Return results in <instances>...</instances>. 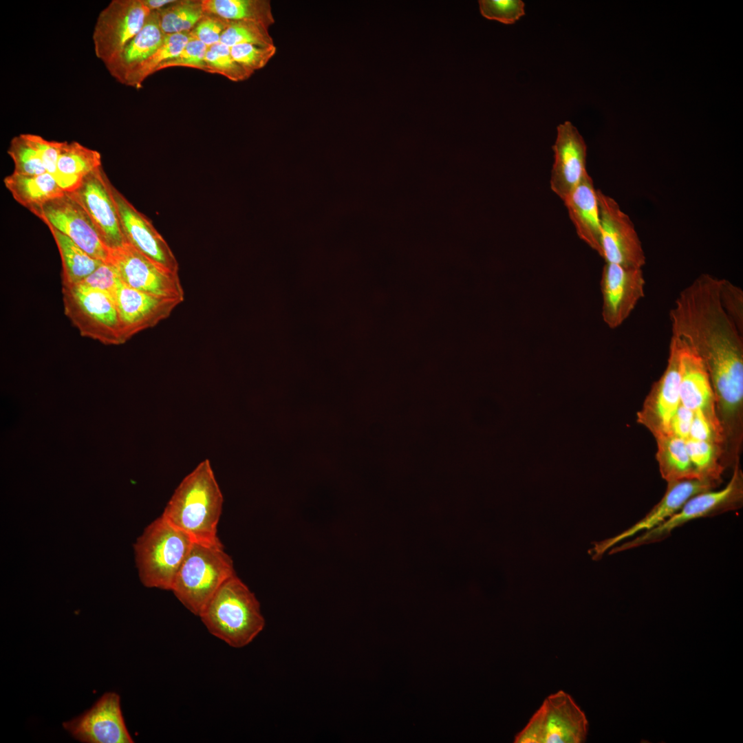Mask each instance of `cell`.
Listing matches in <instances>:
<instances>
[{"label": "cell", "mask_w": 743, "mask_h": 743, "mask_svg": "<svg viewBox=\"0 0 743 743\" xmlns=\"http://www.w3.org/2000/svg\"><path fill=\"white\" fill-rule=\"evenodd\" d=\"M720 279L700 274L679 292L669 318L671 336L707 370L718 419L731 424L743 418V334L721 305Z\"/></svg>", "instance_id": "obj_1"}, {"label": "cell", "mask_w": 743, "mask_h": 743, "mask_svg": "<svg viewBox=\"0 0 743 743\" xmlns=\"http://www.w3.org/2000/svg\"><path fill=\"white\" fill-rule=\"evenodd\" d=\"M223 503V495L206 459L182 480L162 516L194 542L219 544L217 525Z\"/></svg>", "instance_id": "obj_2"}, {"label": "cell", "mask_w": 743, "mask_h": 743, "mask_svg": "<svg viewBox=\"0 0 743 743\" xmlns=\"http://www.w3.org/2000/svg\"><path fill=\"white\" fill-rule=\"evenodd\" d=\"M199 616L211 634L235 648L248 645L265 626L258 600L236 575L220 586Z\"/></svg>", "instance_id": "obj_3"}, {"label": "cell", "mask_w": 743, "mask_h": 743, "mask_svg": "<svg viewBox=\"0 0 743 743\" xmlns=\"http://www.w3.org/2000/svg\"><path fill=\"white\" fill-rule=\"evenodd\" d=\"M193 542L163 516L153 521L133 546L142 583L147 588L171 590L177 572Z\"/></svg>", "instance_id": "obj_4"}, {"label": "cell", "mask_w": 743, "mask_h": 743, "mask_svg": "<svg viewBox=\"0 0 743 743\" xmlns=\"http://www.w3.org/2000/svg\"><path fill=\"white\" fill-rule=\"evenodd\" d=\"M235 575L233 560L222 543L193 542L171 591L185 607L199 616L220 586Z\"/></svg>", "instance_id": "obj_5"}, {"label": "cell", "mask_w": 743, "mask_h": 743, "mask_svg": "<svg viewBox=\"0 0 743 743\" xmlns=\"http://www.w3.org/2000/svg\"><path fill=\"white\" fill-rule=\"evenodd\" d=\"M743 505V473L740 461L732 468L729 482L722 489L700 493L691 497L669 519L657 527L640 533L629 541L614 546L609 554L652 544L668 538L676 528L693 520L709 517L740 509Z\"/></svg>", "instance_id": "obj_6"}, {"label": "cell", "mask_w": 743, "mask_h": 743, "mask_svg": "<svg viewBox=\"0 0 743 743\" xmlns=\"http://www.w3.org/2000/svg\"><path fill=\"white\" fill-rule=\"evenodd\" d=\"M64 312L81 336L105 345L126 342L115 299L100 290L63 286Z\"/></svg>", "instance_id": "obj_7"}, {"label": "cell", "mask_w": 743, "mask_h": 743, "mask_svg": "<svg viewBox=\"0 0 743 743\" xmlns=\"http://www.w3.org/2000/svg\"><path fill=\"white\" fill-rule=\"evenodd\" d=\"M150 11L142 0H113L98 14L94 32L96 56L105 65L118 55L144 26Z\"/></svg>", "instance_id": "obj_8"}, {"label": "cell", "mask_w": 743, "mask_h": 743, "mask_svg": "<svg viewBox=\"0 0 743 743\" xmlns=\"http://www.w3.org/2000/svg\"><path fill=\"white\" fill-rule=\"evenodd\" d=\"M107 262L131 288L182 302L184 299L178 272L151 260L129 243L111 250Z\"/></svg>", "instance_id": "obj_9"}, {"label": "cell", "mask_w": 743, "mask_h": 743, "mask_svg": "<svg viewBox=\"0 0 743 743\" xmlns=\"http://www.w3.org/2000/svg\"><path fill=\"white\" fill-rule=\"evenodd\" d=\"M601 228V257L605 263L642 268L646 257L629 217L612 197L596 190Z\"/></svg>", "instance_id": "obj_10"}, {"label": "cell", "mask_w": 743, "mask_h": 743, "mask_svg": "<svg viewBox=\"0 0 743 743\" xmlns=\"http://www.w3.org/2000/svg\"><path fill=\"white\" fill-rule=\"evenodd\" d=\"M679 385V344L671 336L665 369L653 383L636 413V422L655 439L670 435V421L680 405Z\"/></svg>", "instance_id": "obj_11"}, {"label": "cell", "mask_w": 743, "mask_h": 743, "mask_svg": "<svg viewBox=\"0 0 743 743\" xmlns=\"http://www.w3.org/2000/svg\"><path fill=\"white\" fill-rule=\"evenodd\" d=\"M57 229L90 256L107 262L110 250L103 244L89 216L69 193L46 202L34 213Z\"/></svg>", "instance_id": "obj_12"}, {"label": "cell", "mask_w": 743, "mask_h": 743, "mask_svg": "<svg viewBox=\"0 0 743 743\" xmlns=\"http://www.w3.org/2000/svg\"><path fill=\"white\" fill-rule=\"evenodd\" d=\"M110 181L103 166L86 175L78 187L69 193L91 219L103 244L111 250L127 243L113 200Z\"/></svg>", "instance_id": "obj_13"}, {"label": "cell", "mask_w": 743, "mask_h": 743, "mask_svg": "<svg viewBox=\"0 0 743 743\" xmlns=\"http://www.w3.org/2000/svg\"><path fill=\"white\" fill-rule=\"evenodd\" d=\"M642 268L605 263L601 279V315L611 329L621 326L645 296Z\"/></svg>", "instance_id": "obj_14"}, {"label": "cell", "mask_w": 743, "mask_h": 743, "mask_svg": "<svg viewBox=\"0 0 743 743\" xmlns=\"http://www.w3.org/2000/svg\"><path fill=\"white\" fill-rule=\"evenodd\" d=\"M76 740L85 743H131L121 711L120 696L104 693L87 711L63 723Z\"/></svg>", "instance_id": "obj_15"}, {"label": "cell", "mask_w": 743, "mask_h": 743, "mask_svg": "<svg viewBox=\"0 0 743 743\" xmlns=\"http://www.w3.org/2000/svg\"><path fill=\"white\" fill-rule=\"evenodd\" d=\"M718 486L719 484L717 483L700 479L668 482L661 499L644 517L615 537L593 543L594 548L591 550L592 559L598 560L619 542L657 527L677 513L691 497Z\"/></svg>", "instance_id": "obj_16"}, {"label": "cell", "mask_w": 743, "mask_h": 743, "mask_svg": "<svg viewBox=\"0 0 743 743\" xmlns=\"http://www.w3.org/2000/svg\"><path fill=\"white\" fill-rule=\"evenodd\" d=\"M109 189L127 243L151 260L178 272L179 265L174 254L152 222L111 182Z\"/></svg>", "instance_id": "obj_17"}, {"label": "cell", "mask_w": 743, "mask_h": 743, "mask_svg": "<svg viewBox=\"0 0 743 743\" xmlns=\"http://www.w3.org/2000/svg\"><path fill=\"white\" fill-rule=\"evenodd\" d=\"M557 131L552 147L554 160L550 184L552 191L563 202L587 172V146L570 121L559 125Z\"/></svg>", "instance_id": "obj_18"}, {"label": "cell", "mask_w": 743, "mask_h": 743, "mask_svg": "<svg viewBox=\"0 0 743 743\" xmlns=\"http://www.w3.org/2000/svg\"><path fill=\"white\" fill-rule=\"evenodd\" d=\"M115 301L125 341L166 319L182 301L131 288L121 280Z\"/></svg>", "instance_id": "obj_19"}, {"label": "cell", "mask_w": 743, "mask_h": 743, "mask_svg": "<svg viewBox=\"0 0 743 743\" xmlns=\"http://www.w3.org/2000/svg\"><path fill=\"white\" fill-rule=\"evenodd\" d=\"M543 729V743H581L588 733L584 712L568 693L548 696L539 707Z\"/></svg>", "instance_id": "obj_20"}, {"label": "cell", "mask_w": 743, "mask_h": 743, "mask_svg": "<svg viewBox=\"0 0 743 743\" xmlns=\"http://www.w3.org/2000/svg\"><path fill=\"white\" fill-rule=\"evenodd\" d=\"M676 339L679 344L680 404L720 424L711 382L703 362L685 344Z\"/></svg>", "instance_id": "obj_21"}, {"label": "cell", "mask_w": 743, "mask_h": 743, "mask_svg": "<svg viewBox=\"0 0 743 743\" xmlns=\"http://www.w3.org/2000/svg\"><path fill=\"white\" fill-rule=\"evenodd\" d=\"M165 37L160 27L157 12H151L140 31L118 55L105 65L107 71L116 80L127 85L142 65L160 47Z\"/></svg>", "instance_id": "obj_22"}, {"label": "cell", "mask_w": 743, "mask_h": 743, "mask_svg": "<svg viewBox=\"0 0 743 743\" xmlns=\"http://www.w3.org/2000/svg\"><path fill=\"white\" fill-rule=\"evenodd\" d=\"M563 203L579 237L601 257V228L596 190L588 171Z\"/></svg>", "instance_id": "obj_23"}, {"label": "cell", "mask_w": 743, "mask_h": 743, "mask_svg": "<svg viewBox=\"0 0 743 743\" xmlns=\"http://www.w3.org/2000/svg\"><path fill=\"white\" fill-rule=\"evenodd\" d=\"M101 166L102 158L98 151L76 141H65L54 177L65 192L71 193L86 175Z\"/></svg>", "instance_id": "obj_24"}, {"label": "cell", "mask_w": 743, "mask_h": 743, "mask_svg": "<svg viewBox=\"0 0 743 743\" xmlns=\"http://www.w3.org/2000/svg\"><path fill=\"white\" fill-rule=\"evenodd\" d=\"M3 184L13 198L33 214L48 201L65 193L47 172L34 175L13 172L5 177Z\"/></svg>", "instance_id": "obj_25"}, {"label": "cell", "mask_w": 743, "mask_h": 743, "mask_svg": "<svg viewBox=\"0 0 743 743\" xmlns=\"http://www.w3.org/2000/svg\"><path fill=\"white\" fill-rule=\"evenodd\" d=\"M655 440L656 460L660 474L667 483L698 479L690 460L685 439L667 435Z\"/></svg>", "instance_id": "obj_26"}, {"label": "cell", "mask_w": 743, "mask_h": 743, "mask_svg": "<svg viewBox=\"0 0 743 743\" xmlns=\"http://www.w3.org/2000/svg\"><path fill=\"white\" fill-rule=\"evenodd\" d=\"M58 249L62 261V284L74 286L95 271L104 261L94 258L71 239L47 226Z\"/></svg>", "instance_id": "obj_27"}, {"label": "cell", "mask_w": 743, "mask_h": 743, "mask_svg": "<svg viewBox=\"0 0 743 743\" xmlns=\"http://www.w3.org/2000/svg\"><path fill=\"white\" fill-rule=\"evenodd\" d=\"M202 9L228 21H251L268 28L275 22L268 0H202Z\"/></svg>", "instance_id": "obj_28"}, {"label": "cell", "mask_w": 743, "mask_h": 743, "mask_svg": "<svg viewBox=\"0 0 743 743\" xmlns=\"http://www.w3.org/2000/svg\"><path fill=\"white\" fill-rule=\"evenodd\" d=\"M685 442L697 477L720 484L722 475L726 469L723 464L722 446L691 438L686 439Z\"/></svg>", "instance_id": "obj_29"}, {"label": "cell", "mask_w": 743, "mask_h": 743, "mask_svg": "<svg viewBox=\"0 0 743 743\" xmlns=\"http://www.w3.org/2000/svg\"><path fill=\"white\" fill-rule=\"evenodd\" d=\"M156 12L164 34L189 33L204 14L202 0H176Z\"/></svg>", "instance_id": "obj_30"}, {"label": "cell", "mask_w": 743, "mask_h": 743, "mask_svg": "<svg viewBox=\"0 0 743 743\" xmlns=\"http://www.w3.org/2000/svg\"><path fill=\"white\" fill-rule=\"evenodd\" d=\"M191 39L189 33L166 35L162 44L142 65L127 85L136 89L141 88L144 80L158 72L161 65L175 57Z\"/></svg>", "instance_id": "obj_31"}, {"label": "cell", "mask_w": 743, "mask_h": 743, "mask_svg": "<svg viewBox=\"0 0 743 743\" xmlns=\"http://www.w3.org/2000/svg\"><path fill=\"white\" fill-rule=\"evenodd\" d=\"M220 43L229 47L246 43L262 46L274 45L269 28L251 21H229L221 36Z\"/></svg>", "instance_id": "obj_32"}, {"label": "cell", "mask_w": 743, "mask_h": 743, "mask_svg": "<svg viewBox=\"0 0 743 743\" xmlns=\"http://www.w3.org/2000/svg\"><path fill=\"white\" fill-rule=\"evenodd\" d=\"M204 61L206 72L222 75L233 82L246 80L254 74L237 63L230 47L220 42L208 47Z\"/></svg>", "instance_id": "obj_33"}, {"label": "cell", "mask_w": 743, "mask_h": 743, "mask_svg": "<svg viewBox=\"0 0 743 743\" xmlns=\"http://www.w3.org/2000/svg\"><path fill=\"white\" fill-rule=\"evenodd\" d=\"M7 153L13 161V172L15 173L34 175L47 172L39 153L25 133L12 138Z\"/></svg>", "instance_id": "obj_34"}, {"label": "cell", "mask_w": 743, "mask_h": 743, "mask_svg": "<svg viewBox=\"0 0 743 743\" xmlns=\"http://www.w3.org/2000/svg\"><path fill=\"white\" fill-rule=\"evenodd\" d=\"M482 15L490 20L513 24L525 14V4L521 0H480Z\"/></svg>", "instance_id": "obj_35"}, {"label": "cell", "mask_w": 743, "mask_h": 743, "mask_svg": "<svg viewBox=\"0 0 743 743\" xmlns=\"http://www.w3.org/2000/svg\"><path fill=\"white\" fill-rule=\"evenodd\" d=\"M277 52L275 45L239 44L230 47L233 58L246 69L255 73L264 67Z\"/></svg>", "instance_id": "obj_36"}, {"label": "cell", "mask_w": 743, "mask_h": 743, "mask_svg": "<svg viewBox=\"0 0 743 743\" xmlns=\"http://www.w3.org/2000/svg\"><path fill=\"white\" fill-rule=\"evenodd\" d=\"M720 303L726 314L743 334V290L731 281L720 279Z\"/></svg>", "instance_id": "obj_37"}, {"label": "cell", "mask_w": 743, "mask_h": 743, "mask_svg": "<svg viewBox=\"0 0 743 743\" xmlns=\"http://www.w3.org/2000/svg\"><path fill=\"white\" fill-rule=\"evenodd\" d=\"M207 49L202 42L191 38L175 57L161 65L158 71L172 67H186L206 72L204 58Z\"/></svg>", "instance_id": "obj_38"}, {"label": "cell", "mask_w": 743, "mask_h": 743, "mask_svg": "<svg viewBox=\"0 0 743 743\" xmlns=\"http://www.w3.org/2000/svg\"><path fill=\"white\" fill-rule=\"evenodd\" d=\"M228 22V20L219 16L204 12L189 34L191 38L202 42L208 47L220 42L221 36Z\"/></svg>", "instance_id": "obj_39"}, {"label": "cell", "mask_w": 743, "mask_h": 743, "mask_svg": "<svg viewBox=\"0 0 743 743\" xmlns=\"http://www.w3.org/2000/svg\"><path fill=\"white\" fill-rule=\"evenodd\" d=\"M120 279L109 262L103 263L95 271L76 285L102 290L115 299Z\"/></svg>", "instance_id": "obj_40"}, {"label": "cell", "mask_w": 743, "mask_h": 743, "mask_svg": "<svg viewBox=\"0 0 743 743\" xmlns=\"http://www.w3.org/2000/svg\"><path fill=\"white\" fill-rule=\"evenodd\" d=\"M688 438L718 444L723 449L724 439L720 424L698 411L693 412Z\"/></svg>", "instance_id": "obj_41"}, {"label": "cell", "mask_w": 743, "mask_h": 743, "mask_svg": "<svg viewBox=\"0 0 743 743\" xmlns=\"http://www.w3.org/2000/svg\"><path fill=\"white\" fill-rule=\"evenodd\" d=\"M25 135L39 153L46 171L54 176L65 141L48 140L36 134Z\"/></svg>", "instance_id": "obj_42"}, {"label": "cell", "mask_w": 743, "mask_h": 743, "mask_svg": "<svg viewBox=\"0 0 743 743\" xmlns=\"http://www.w3.org/2000/svg\"><path fill=\"white\" fill-rule=\"evenodd\" d=\"M542 715L539 708L524 729L515 737V743H543Z\"/></svg>", "instance_id": "obj_43"}, {"label": "cell", "mask_w": 743, "mask_h": 743, "mask_svg": "<svg viewBox=\"0 0 743 743\" xmlns=\"http://www.w3.org/2000/svg\"><path fill=\"white\" fill-rule=\"evenodd\" d=\"M693 416V412L680 404L670 421V435L685 440L687 439Z\"/></svg>", "instance_id": "obj_44"}, {"label": "cell", "mask_w": 743, "mask_h": 743, "mask_svg": "<svg viewBox=\"0 0 743 743\" xmlns=\"http://www.w3.org/2000/svg\"><path fill=\"white\" fill-rule=\"evenodd\" d=\"M150 12L160 10L176 1V0H142Z\"/></svg>", "instance_id": "obj_45"}]
</instances>
